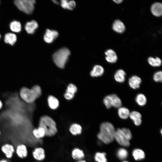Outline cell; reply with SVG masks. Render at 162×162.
<instances>
[{
	"mask_svg": "<svg viewBox=\"0 0 162 162\" xmlns=\"http://www.w3.org/2000/svg\"><path fill=\"white\" fill-rule=\"evenodd\" d=\"M114 140L121 146L123 147H127L130 145V141L128 140L122 133L121 128L116 130Z\"/></svg>",
	"mask_w": 162,
	"mask_h": 162,
	"instance_id": "6",
	"label": "cell"
},
{
	"mask_svg": "<svg viewBox=\"0 0 162 162\" xmlns=\"http://www.w3.org/2000/svg\"><path fill=\"white\" fill-rule=\"evenodd\" d=\"M77 90V88L75 85L70 84L68 86L66 91L74 94Z\"/></svg>",
	"mask_w": 162,
	"mask_h": 162,
	"instance_id": "35",
	"label": "cell"
},
{
	"mask_svg": "<svg viewBox=\"0 0 162 162\" xmlns=\"http://www.w3.org/2000/svg\"><path fill=\"white\" fill-rule=\"evenodd\" d=\"M112 27L114 31L120 33H123L125 29L124 24L119 20H116L114 21Z\"/></svg>",
	"mask_w": 162,
	"mask_h": 162,
	"instance_id": "17",
	"label": "cell"
},
{
	"mask_svg": "<svg viewBox=\"0 0 162 162\" xmlns=\"http://www.w3.org/2000/svg\"><path fill=\"white\" fill-rule=\"evenodd\" d=\"M126 75V74L123 70L119 69L115 74L114 78L116 82L120 83L123 82L125 81Z\"/></svg>",
	"mask_w": 162,
	"mask_h": 162,
	"instance_id": "23",
	"label": "cell"
},
{
	"mask_svg": "<svg viewBox=\"0 0 162 162\" xmlns=\"http://www.w3.org/2000/svg\"><path fill=\"white\" fill-rule=\"evenodd\" d=\"M106 155L105 152H97L95 154L94 159L97 162H107Z\"/></svg>",
	"mask_w": 162,
	"mask_h": 162,
	"instance_id": "28",
	"label": "cell"
},
{
	"mask_svg": "<svg viewBox=\"0 0 162 162\" xmlns=\"http://www.w3.org/2000/svg\"><path fill=\"white\" fill-rule=\"evenodd\" d=\"M103 102L106 108L109 109L112 107V99L110 95L104 98Z\"/></svg>",
	"mask_w": 162,
	"mask_h": 162,
	"instance_id": "32",
	"label": "cell"
},
{
	"mask_svg": "<svg viewBox=\"0 0 162 162\" xmlns=\"http://www.w3.org/2000/svg\"><path fill=\"white\" fill-rule=\"evenodd\" d=\"M68 1L67 0H62L61 1V5L64 9H67V6Z\"/></svg>",
	"mask_w": 162,
	"mask_h": 162,
	"instance_id": "38",
	"label": "cell"
},
{
	"mask_svg": "<svg viewBox=\"0 0 162 162\" xmlns=\"http://www.w3.org/2000/svg\"><path fill=\"white\" fill-rule=\"evenodd\" d=\"M1 130H0V135L1 134Z\"/></svg>",
	"mask_w": 162,
	"mask_h": 162,
	"instance_id": "46",
	"label": "cell"
},
{
	"mask_svg": "<svg viewBox=\"0 0 162 162\" xmlns=\"http://www.w3.org/2000/svg\"><path fill=\"white\" fill-rule=\"evenodd\" d=\"M1 149L2 152L8 159L12 158L15 151L14 146L9 143L3 144L1 146Z\"/></svg>",
	"mask_w": 162,
	"mask_h": 162,
	"instance_id": "7",
	"label": "cell"
},
{
	"mask_svg": "<svg viewBox=\"0 0 162 162\" xmlns=\"http://www.w3.org/2000/svg\"><path fill=\"white\" fill-rule=\"evenodd\" d=\"M130 112L127 108L121 107L118 108V113L119 117L122 119H126L129 117Z\"/></svg>",
	"mask_w": 162,
	"mask_h": 162,
	"instance_id": "25",
	"label": "cell"
},
{
	"mask_svg": "<svg viewBox=\"0 0 162 162\" xmlns=\"http://www.w3.org/2000/svg\"><path fill=\"white\" fill-rule=\"evenodd\" d=\"M42 90L38 85H35L31 88L26 87L22 88L19 92L20 99L28 104H32L41 95Z\"/></svg>",
	"mask_w": 162,
	"mask_h": 162,
	"instance_id": "1",
	"label": "cell"
},
{
	"mask_svg": "<svg viewBox=\"0 0 162 162\" xmlns=\"http://www.w3.org/2000/svg\"><path fill=\"white\" fill-rule=\"evenodd\" d=\"M64 96L65 99L68 100H70L74 97V94L66 91Z\"/></svg>",
	"mask_w": 162,
	"mask_h": 162,
	"instance_id": "37",
	"label": "cell"
},
{
	"mask_svg": "<svg viewBox=\"0 0 162 162\" xmlns=\"http://www.w3.org/2000/svg\"><path fill=\"white\" fill-rule=\"evenodd\" d=\"M129 117L133 121L135 125L139 126L141 124L142 116L139 112L134 111H132L130 112Z\"/></svg>",
	"mask_w": 162,
	"mask_h": 162,
	"instance_id": "12",
	"label": "cell"
},
{
	"mask_svg": "<svg viewBox=\"0 0 162 162\" xmlns=\"http://www.w3.org/2000/svg\"><path fill=\"white\" fill-rule=\"evenodd\" d=\"M77 162H86V161L85 160H80L78 161Z\"/></svg>",
	"mask_w": 162,
	"mask_h": 162,
	"instance_id": "43",
	"label": "cell"
},
{
	"mask_svg": "<svg viewBox=\"0 0 162 162\" xmlns=\"http://www.w3.org/2000/svg\"><path fill=\"white\" fill-rule=\"evenodd\" d=\"M32 133L33 136L36 139H41L45 136L44 129L42 127L40 126L33 129Z\"/></svg>",
	"mask_w": 162,
	"mask_h": 162,
	"instance_id": "14",
	"label": "cell"
},
{
	"mask_svg": "<svg viewBox=\"0 0 162 162\" xmlns=\"http://www.w3.org/2000/svg\"></svg>",
	"mask_w": 162,
	"mask_h": 162,
	"instance_id": "48",
	"label": "cell"
},
{
	"mask_svg": "<svg viewBox=\"0 0 162 162\" xmlns=\"http://www.w3.org/2000/svg\"><path fill=\"white\" fill-rule=\"evenodd\" d=\"M106 60L109 62L114 63L117 60V57L115 52L112 50L109 49L105 52Z\"/></svg>",
	"mask_w": 162,
	"mask_h": 162,
	"instance_id": "16",
	"label": "cell"
},
{
	"mask_svg": "<svg viewBox=\"0 0 162 162\" xmlns=\"http://www.w3.org/2000/svg\"><path fill=\"white\" fill-rule=\"evenodd\" d=\"M49 106L53 110L56 109L59 106V102L58 99L52 95L49 96L47 98Z\"/></svg>",
	"mask_w": 162,
	"mask_h": 162,
	"instance_id": "22",
	"label": "cell"
},
{
	"mask_svg": "<svg viewBox=\"0 0 162 162\" xmlns=\"http://www.w3.org/2000/svg\"><path fill=\"white\" fill-rule=\"evenodd\" d=\"M39 126L44 128L45 132V136L51 137L55 135L57 132L56 122L50 117L47 116H43L40 118Z\"/></svg>",
	"mask_w": 162,
	"mask_h": 162,
	"instance_id": "3",
	"label": "cell"
},
{
	"mask_svg": "<svg viewBox=\"0 0 162 162\" xmlns=\"http://www.w3.org/2000/svg\"><path fill=\"white\" fill-rule=\"evenodd\" d=\"M148 61L149 64L153 67H159L162 64L161 60L158 57L154 58L152 57H149L148 58Z\"/></svg>",
	"mask_w": 162,
	"mask_h": 162,
	"instance_id": "31",
	"label": "cell"
},
{
	"mask_svg": "<svg viewBox=\"0 0 162 162\" xmlns=\"http://www.w3.org/2000/svg\"><path fill=\"white\" fill-rule=\"evenodd\" d=\"M153 79L156 82H161L162 80V71H158L155 72L154 74Z\"/></svg>",
	"mask_w": 162,
	"mask_h": 162,
	"instance_id": "34",
	"label": "cell"
},
{
	"mask_svg": "<svg viewBox=\"0 0 162 162\" xmlns=\"http://www.w3.org/2000/svg\"><path fill=\"white\" fill-rule=\"evenodd\" d=\"M76 5V2L74 1L73 0L68 1L67 9L69 10H73L75 8Z\"/></svg>",
	"mask_w": 162,
	"mask_h": 162,
	"instance_id": "36",
	"label": "cell"
},
{
	"mask_svg": "<svg viewBox=\"0 0 162 162\" xmlns=\"http://www.w3.org/2000/svg\"><path fill=\"white\" fill-rule=\"evenodd\" d=\"M122 162H129L127 160H123V161H122Z\"/></svg>",
	"mask_w": 162,
	"mask_h": 162,
	"instance_id": "44",
	"label": "cell"
},
{
	"mask_svg": "<svg viewBox=\"0 0 162 162\" xmlns=\"http://www.w3.org/2000/svg\"><path fill=\"white\" fill-rule=\"evenodd\" d=\"M33 158L38 161H42L45 158V152L43 148L41 147L35 148L32 152Z\"/></svg>",
	"mask_w": 162,
	"mask_h": 162,
	"instance_id": "10",
	"label": "cell"
},
{
	"mask_svg": "<svg viewBox=\"0 0 162 162\" xmlns=\"http://www.w3.org/2000/svg\"><path fill=\"white\" fill-rule=\"evenodd\" d=\"M122 131L127 139L130 141L132 138L131 132L129 129L126 128H121Z\"/></svg>",
	"mask_w": 162,
	"mask_h": 162,
	"instance_id": "33",
	"label": "cell"
},
{
	"mask_svg": "<svg viewBox=\"0 0 162 162\" xmlns=\"http://www.w3.org/2000/svg\"><path fill=\"white\" fill-rule=\"evenodd\" d=\"M58 36V33L56 31L46 29L44 37V41L48 43H52Z\"/></svg>",
	"mask_w": 162,
	"mask_h": 162,
	"instance_id": "8",
	"label": "cell"
},
{
	"mask_svg": "<svg viewBox=\"0 0 162 162\" xmlns=\"http://www.w3.org/2000/svg\"><path fill=\"white\" fill-rule=\"evenodd\" d=\"M17 36L13 33H8L5 34L4 36V41L5 43L13 45L17 41Z\"/></svg>",
	"mask_w": 162,
	"mask_h": 162,
	"instance_id": "19",
	"label": "cell"
},
{
	"mask_svg": "<svg viewBox=\"0 0 162 162\" xmlns=\"http://www.w3.org/2000/svg\"><path fill=\"white\" fill-rule=\"evenodd\" d=\"M3 103L2 101L0 100V110H1L3 106Z\"/></svg>",
	"mask_w": 162,
	"mask_h": 162,
	"instance_id": "41",
	"label": "cell"
},
{
	"mask_svg": "<svg viewBox=\"0 0 162 162\" xmlns=\"http://www.w3.org/2000/svg\"><path fill=\"white\" fill-rule=\"evenodd\" d=\"M132 155L134 159L136 160H141L145 158V154L144 151L140 148H136L133 150Z\"/></svg>",
	"mask_w": 162,
	"mask_h": 162,
	"instance_id": "18",
	"label": "cell"
},
{
	"mask_svg": "<svg viewBox=\"0 0 162 162\" xmlns=\"http://www.w3.org/2000/svg\"><path fill=\"white\" fill-rule=\"evenodd\" d=\"M104 72V69L101 66L98 65H95L90 72L91 76L93 77L101 76Z\"/></svg>",
	"mask_w": 162,
	"mask_h": 162,
	"instance_id": "20",
	"label": "cell"
},
{
	"mask_svg": "<svg viewBox=\"0 0 162 162\" xmlns=\"http://www.w3.org/2000/svg\"><path fill=\"white\" fill-rule=\"evenodd\" d=\"M151 11L152 14L156 16H160L162 14V5L160 2L154 3L151 7Z\"/></svg>",
	"mask_w": 162,
	"mask_h": 162,
	"instance_id": "15",
	"label": "cell"
},
{
	"mask_svg": "<svg viewBox=\"0 0 162 162\" xmlns=\"http://www.w3.org/2000/svg\"><path fill=\"white\" fill-rule=\"evenodd\" d=\"M15 152L17 156L20 158H25L28 155L27 146L23 143L19 144L16 146Z\"/></svg>",
	"mask_w": 162,
	"mask_h": 162,
	"instance_id": "9",
	"label": "cell"
},
{
	"mask_svg": "<svg viewBox=\"0 0 162 162\" xmlns=\"http://www.w3.org/2000/svg\"><path fill=\"white\" fill-rule=\"evenodd\" d=\"M0 162H9L8 160L5 159H2L0 160Z\"/></svg>",
	"mask_w": 162,
	"mask_h": 162,
	"instance_id": "40",
	"label": "cell"
},
{
	"mask_svg": "<svg viewBox=\"0 0 162 162\" xmlns=\"http://www.w3.org/2000/svg\"><path fill=\"white\" fill-rule=\"evenodd\" d=\"M160 132L161 134H162V129H161Z\"/></svg>",
	"mask_w": 162,
	"mask_h": 162,
	"instance_id": "45",
	"label": "cell"
},
{
	"mask_svg": "<svg viewBox=\"0 0 162 162\" xmlns=\"http://www.w3.org/2000/svg\"><path fill=\"white\" fill-rule=\"evenodd\" d=\"M38 26L37 22L34 20H32L27 22L25 28L26 32L29 34H33Z\"/></svg>",
	"mask_w": 162,
	"mask_h": 162,
	"instance_id": "13",
	"label": "cell"
},
{
	"mask_svg": "<svg viewBox=\"0 0 162 162\" xmlns=\"http://www.w3.org/2000/svg\"><path fill=\"white\" fill-rule=\"evenodd\" d=\"M128 153L127 150L124 147L119 148L116 152V155L120 160H124L128 158Z\"/></svg>",
	"mask_w": 162,
	"mask_h": 162,
	"instance_id": "26",
	"label": "cell"
},
{
	"mask_svg": "<svg viewBox=\"0 0 162 162\" xmlns=\"http://www.w3.org/2000/svg\"><path fill=\"white\" fill-rule=\"evenodd\" d=\"M135 100L139 105L141 106L145 105L147 102V99L145 96L141 93L139 94L136 96Z\"/></svg>",
	"mask_w": 162,
	"mask_h": 162,
	"instance_id": "30",
	"label": "cell"
},
{
	"mask_svg": "<svg viewBox=\"0 0 162 162\" xmlns=\"http://www.w3.org/2000/svg\"><path fill=\"white\" fill-rule=\"evenodd\" d=\"M52 1L53 2L55 3V4H59V3L57 1H56V0H53Z\"/></svg>",
	"mask_w": 162,
	"mask_h": 162,
	"instance_id": "42",
	"label": "cell"
},
{
	"mask_svg": "<svg viewBox=\"0 0 162 162\" xmlns=\"http://www.w3.org/2000/svg\"><path fill=\"white\" fill-rule=\"evenodd\" d=\"M70 54L68 49L65 47L61 48L53 55V61L57 67L63 68L64 67Z\"/></svg>",
	"mask_w": 162,
	"mask_h": 162,
	"instance_id": "4",
	"label": "cell"
},
{
	"mask_svg": "<svg viewBox=\"0 0 162 162\" xmlns=\"http://www.w3.org/2000/svg\"><path fill=\"white\" fill-rule=\"evenodd\" d=\"M35 2V0H16L14 2L19 10L27 14H30L33 12Z\"/></svg>",
	"mask_w": 162,
	"mask_h": 162,
	"instance_id": "5",
	"label": "cell"
},
{
	"mask_svg": "<svg viewBox=\"0 0 162 162\" xmlns=\"http://www.w3.org/2000/svg\"><path fill=\"white\" fill-rule=\"evenodd\" d=\"M116 129L113 125L109 122H105L100 126V131L97 134L99 140L106 144L111 143L114 140Z\"/></svg>",
	"mask_w": 162,
	"mask_h": 162,
	"instance_id": "2",
	"label": "cell"
},
{
	"mask_svg": "<svg viewBox=\"0 0 162 162\" xmlns=\"http://www.w3.org/2000/svg\"><path fill=\"white\" fill-rule=\"evenodd\" d=\"M9 27L11 31L16 33L20 32L22 29L20 22L16 20L11 22L10 24Z\"/></svg>",
	"mask_w": 162,
	"mask_h": 162,
	"instance_id": "27",
	"label": "cell"
},
{
	"mask_svg": "<svg viewBox=\"0 0 162 162\" xmlns=\"http://www.w3.org/2000/svg\"><path fill=\"white\" fill-rule=\"evenodd\" d=\"M142 82L141 79L139 77L134 75L129 79L128 83L129 86L133 89L139 88Z\"/></svg>",
	"mask_w": 162,
	"mask_h": 162,
	"instance_id": "11",
	"label": "cell"
},
{
	"mask_svg": "<svg viewBox=\"0 0 162 162\" xmlns=\"http://www.w3.org/2000/svg\"><path fill=\"white\" fill-rule=\"evenodd\" d=\"M112 99V106L119 108L122 106V103L120 99L115 94H110Z\"/></svg>",
	"mask_w": 162,
	"mask_h": 162,
	"instance_id": "29",
	"label": "cell"
},
{
	"mask_svg": "<svg viewBox=\"0 0 162 162\" xmlns=\"http://www.w3.org/2000/svg\"><path fill=\"white\" fill-rule=\"evenodd\" d=\"M115 2L119 4L121 3L122 1V0H113Z\"/></svg>",
	"mask_w": 162,
	"mask_h": 162,
	"instance_id": "39",
	"label": "cell"
},
{
	"mask_svg": "<svg viewBox=\"0 0 162 162\" xmlns=\"http://www.w3.org/2000/svg\"><path fill=\"white\" fill-rule=\"evenodd\" d=\"M1 34H0V39L1 38Z\"/></svg>",
	"mask_w": 162,
	"mask_h": 162,
	"instance_id": "47",
	"label": "cell"
},
{
	"mask_svg": "<svg viewBox=\"0 0 162 162\" xmlns=\"http://www.w3.org/2000/svg\"><path fill=\"white\" fill-rule=\"evenodd\" d=\"M82 128L81 126L76 123L72 124L69 128L70 133L73 135L80 134L82 132Z\"/></svg>",
	"mask_w": 162,
	"mask_h": 162,
	"instance_id": "24",
	"label": "cell"
},
{
	"mask_svg": "<svg viewBox=\"0 0 162 162\" xmlns=\"http://www.w3.org/2000/svg\"><path fill=\"white\" fill-rule=\"evenodd\" d=\"M72 158L76 160H82L85 157L83 151L79 148H74L71 152Z\"/></svg>",
	"mask_w": 162,
	"mask_h": 162,
	"instance_id": "21",
	"label": "cell"
}]
</instances>
